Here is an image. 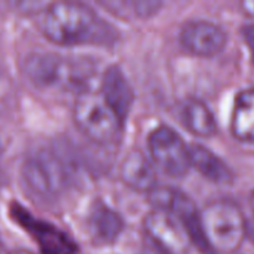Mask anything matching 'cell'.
Listing matches in <instances>:
<instances>
[{
	"label": "cell",
	"mask_w": 254,
	"mask_h": 254,
	"mask_svg": "<svg viewBox=\"0 0 254 254\" xmlns=\"http://www.w3.org/2000/svg\"><path fill=\"white\" fill-rule=\"evenodd\" d=\"M203 237L213 253L236 252L247 237L248 222L237 203L217 200L200 212Z\"/></svg>",
	"instance_id": "cell-2"
},
{
	"label": "cell",
	"mask_w": 254,
	"mask_h": 254,
	"mask_svg": "<svg viewBox=\"0 0 254 254\" xmlns=\"http://www.w3.org/2000/svg\"><path fill=\"white\" fill-rule=\"evenodd\" d=\"M156 254H164V253H161V252H159V251H158V253H156Z\"/></svg>",
	"instance_id": "cell-20"
},
{
	"label": "cell",
	"mask_w": 254,
	"mask_h": 254,
	"mask_svg": "<svg viewBox=\"0 0 254 254\" xmlns=\"http://www.w3.org/2000/svg\"><path fill=\"white\" fill-rule=\"evenodd\" d=\"M9 254H32V253H30V252H27V251H12V252H10Z\"/></svg>",
	"instance_id": "cell-18"
},
{
	"label": "cell",
	"mask_w": 254,
	"mask_h": 254,
	"mask_svg": "<svg viewBox=\"0 0 254 254\" xmlns=\"http://www.w3.org/2000/svg\"><path fill=\"white\" fill-rule=\"evenodd\" d=\"M27 76L42 87L83 88L92 74L88 64L54 54H35L26 60Z\"/></svg>",
	"instance_id": "cell-4"
},
{
	"label": "cell",
	"mask_w": 254,
	"mask_h": 254,
	"mask_svg": "<svg viewBox=\"0 0 254 254\" xmlns=\"http://www.w3.org/2000/svg\"><path fill=\"white\" fill-rule=\"evenodd\" d=\"M41 29L50 41L59 45H109L117 39L113 27L81 2L51 4L42 17Z\"/></svg>",
	"instance_id": "cell-1"
},
{
	"label": "cell",
	"mask_w": 254,
	"mask_h": 254,
	"mask_svg": "<svg viewBox=\"0 0 254 254\" xmlns=\"http://www.w3.org/2000/svg\"><path fill=\"white\" fill-rule=\"evenodd\" d=\"M251 206H252V210L254 212V191L252 192V196H251Z\"/></svg>",
	"instance_id": "cell-19"
},
{
	"label": "cell",
	"mask_w": 254,
	"mask_h": 254,
	"mask_svg": "<svg viewBox=\"0 0 254 254\" xmlns=\"http://www.w3.org/2000/svg\"><path fill=\"white\" fill-rule=\"evenodd\" d=\"M122 180L134 190L150 192L156 188V174L153 164L141 151L134 150L126 156L121 166Z\"/></svg>",
	"instance_id": "cell-11"
},
{
	"label": "cell",
	"mask_w": 254,
	"mask_h": 254,
	"mask_svg": "<svg viewBox=\"0 0 254 254\" xmlns=\"http://www.w3.org/2000/svg\"><path fill=\"white\" fill-rule=\"evenodd\" d=\"M243 39H245L246 44H247L248 49H250L251 56H252L253 64H254V22L253 24L246 25L242 29Z\"/></svg>",
	"instance_id": "cell-16"
},
{
	"label": "cell",
	"mask_w": 254,
	"mask_h": 254,
	"mask_svg": "<svg viewBox=\"0 0 254 254\" xmlns=\"http://www.w3.org/2000/svg\"><path fill=\"white\" fill-rule=\"evenodd\" d=\"M190 149L191 166H195L206 179L216 184L227 185L233 181V174L227 164L216 154L198 144H192Z\"/></svg>",
	"instance_id": "cell-14"
},
{
	"label": "cell",
	"mask_w": 254,
	"mask_h": 254,
	"mask_svg": "<svg viewBox=\"0 0 254 254\" xmlns=\"http://www.w3.org/2000/svg\"><path fill=\"white\" fill-rule=\"evenodd\" d=\"M99 92L118 114L119 118L123 122L126 121L133 103L134 94L130 84L119 67H109L104 72Z\"/></svg>",
	"instance_id": "cell-10"
},
{
	"label": "cell",
	"mask_w": 254,
	"mask_h": 254,
	"mask_svg": "<svg viewBox=\"0 0 254 254\" xmlns=\"http://www.w3.org/2000/svg\"><path fill=\"white\" fill-rule=\"evenodd\" d=\"M183 122L189 131L202 138L212 136L217 130L212 112L198 99H190L184 106Z\"/></svg>",
	"instance_id": "cell-15"
},
{
	"label": "cell",
	"mask_w": 254,
	"mask_h": 254,
	"mask_svg": "<svg viewBox=\"0 0 254 254\" xmlns=\"http://www.w3.org/2000/svg\"><path fill=\"white\" fill-rule=\"evenodd\" d=\"M14 220L25 228L36 241L42 254H77L78 247L64 232L49 222L34 217L24 207L15 205L11 207Z\"/></svg>",
	"instance_id": "cell-8"
},
{
	"label": "cell",
	"mask_w": 254,
	"mask_h": 254,
	"mask_svg": "<svg viewBox=\"0 0 254 254\" xmlns=\"http://www.w3.org/2000/svg\"><path fill=\"white\" fill-rule=\"evenodd\" d=\"M231 131L242 143H254V88L241 91L236 97Z\"/></svg>",
	"instance_id": "cell-13"
},
{
	"label": "cell",
	"mask_w": 254,
	"mask_h": 254,
	"mask_svg": "<svg viewBox=\"0 0 254 254\" xmlns=\"http://www.w3.org/2000/svg\"><path fill=\"white\" fill-rule=\"evenodd\" d=\"M0 151H1V146H0Z\"/></svg>",
	"instance_id": "cell-21"
},
{
	"label": "cell",
	"mask_w": 254,
	"mask_h": 254,
	"mask_svg": "<svg viewBox=\"0 0 254 254\" xmlns=\"http://www.w3.org/2000/svg\"><path fill=\"white\" fill-rule=\"evenodd\" d=\"M88 227L92 237L99 243H112L119 237L124 222L118 212L103 202H96L88 218Z\"/></svg>",
	"instance_id": "cell-12"
},
{
	"label": "cell",
	"mask_w": 254,
	"mask_h": 254,
	"mask_svg": "<svg viewBox=\"0 0 254 254\" xmlns=\"http://www.w3.org/2000/svg\"><path fill=\"white\" fill-rule=\"evenodd\" d=\"M73 118L79 130L98 144L118 140L124 122L104 99L101 92H79L73 109Z\"/></svg>",
	"instance_id": "cell-3"
},
{
	"label": "cell",
	"mask_w": 254,
	"mask_h": 254,
	"mask_svg": "<svg viewBox=\"0 0 254 254\" xmlns=\"http://www.w3.org/2000/svg\"><path fill=\"white\" fill-rule=\"evenodd\" d=\"M242 6H243V10H245L247 14H250V15H252V16H254V1L242 2Z\"/></svg>",
	"instance_id": "cell-17"
},
{
	"label": "cell",
	"mask_w": 254,
	"mask_h": 254,
	"mask_svg": "<svg viewBox=\"0 0 254 254\" xmlns=\"http://www.w3.org/2000/svg\"><path fill=\"white\" fill-rule=\"evenodd\" d=\"M22 176L31 191L40 197H55L66 185L64 166L54 154L39 151L22 166Z\"/></svg>",
	"instance_id": "cell-6"
},
{
	"label": "cell",
	"mask_w": 254,
	"mask_h": 254,
	"mask_svg": "<svg viewBox=\"0 0 254 254\" xmlns=\"http://www.w3.org/2000/svg\"><path fill=\"white\" fill-rule=\"evenodd\" d=\"M144 228L159 252L164 254L188 252L190 237L183 223L170 213L161 210L153 211L145 217Z\"/></svg>",
	"instance_id": "cell-7"
},
{
	"label": "cell",
	"mask_w": 254,
	"mask_h": 254,
	"mask_svg": "<svg viewBox=\"0 0 254 254\" xmlns=\"http://www.w3.org/2000/svg\"><path fill=\"white\" fill-rule=\"evenodd\" d=\"M181 45L186 51L202 57L215 56L225 49L227 35L218 25L203 20L190 21L180 34Z\"/></svg>",
	"instance_id": "cell-9"
},
{
	"label": "cell",
	"mask_w": 254,
	"mask_h": 254,
	"mask_svg": "<svg viewBox=\"0 0 254 254\" xmlns=\"http://www.w3.org/2000/svg\"><path fill=\"white\" fill-rule=\"evenodd\" d=\"M149 153L153 163L163 173L174 178L186 175L191 168L190 149L185 141L170 127L154 129L148 139Z\"/></svg>",
	"instance_id": "cell-5"
}]
</instances>
